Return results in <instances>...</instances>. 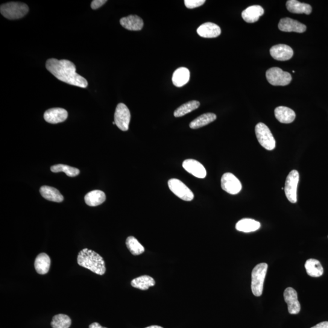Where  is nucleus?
<instances>
[{
	"label": "nucleus",
	"instance_id": "412c9836",
	"mask_svg": "<svg viewBox=\"0 0 328 328\" xmlns=\"http://www.w3.org/2000/svg\"><path fill=\"white\" fill-rule=\"evenodd\" d=\"M286 8L290 13L294 14L309 15L312 12L310 5L303 4L297 0H289L286 2Z\"/></svg>",
	"mask_w": 328,
	"mask_h": 328
},
{
	"label": "nucleus",
	"instance_id": "b1692460",
	"mask_svg": "<svg viewBox=\"0 0 328 328\" xmlns=\"http://www.w3.org/2000/svg\"><path fill=\"white\" fill-rule=\"evenodd\" d=\"M189 79V70L184 67H181L176 70L173 74L172 81L175 86L182 87L188 83Z\"/></svg>",
	"mask_w": 328,
	"mask_h": 328
},
{
	"label": "nucleus",
	"instance_id": "a878e982",
	"mask_svg": "<svg viewBox=\"0 0 328 328\" xmlns=\"http://www.w3.org/2000/svg\"><path fill=\"white\" fill-rule=\"evenodd\" d=\"M305 269L307 274L310 277H319L323 274V268L319 261L309 259L306 261Z\"/></svg>",
	"mask_w": 328,
	"mask_h": 328
},
{
	"label": "nucleus",
	"instance_id": "423d86ee",
	"mask_svg": "<svg viewBox=\"0 0 328 328\" xmlns=\"http://www.w3.org/2000/svg\"><path fill=\"white\" fill-rule=\"evenodd\" d=\"M266 76L269 83L274 86H286L292 80V76L290 73L283 71L277 67L269 69L266 71Z\"/></svg>",
	"mask_w": 328,
	"mask_h": 328
},
{
	"label": "nucleus",
	"instance_id": "f257e3e1",
	"mask_svg": "<svg viewBox=\"0 0 328 328\" xmlns=\"http://www.w3.org/2000/svg\"><path fill=\"white\" fill-rule=\"evenodd\" d=\"M46 68L58 80L71 86L86 89L88 81L76 72L74 64L68 60L50 58L46 61Z\"/></svg>",
	"mask_w": 328,
	"mask_h": 328
},
{
	"label": "nucleus",
	"instance_id": "e433bc0d",
	"mask_svg": "<svg viewBox=\"0 0 328 328\" xmlns=\"http://www.w3.org/2000/svg\"><path fill=\"white\" fill-rule=\"evenodd\" d=\"M145 328H163V327L160 326H157V325H153V326L146 327Z\"/></svg>",
	"mask_w": 328,
	"mask_h": 328
},
{
	"label": "nucleus",
	"instance_id": "f03ea898",
	"mask_svg": "<svg viewBox=\"0 0 328 328\" xmlns=\"http://www.w3.org/2000/svg\"><path fill=\"white\" fill-rule=\"evenodd\" d=\"M77 263L79 266L89 269L98 275H104L106 272L103 258L96 252L89 249H84L78 253Z\"/></svg>",
	"mask_w": 328,
	"mask_h": 328
},
{
	"label": "nucleus",
	"instance_id": "f8f14e48",
	"mask_svg": "<svg viewBox=\"0 0 328 328\" xmlns=\"http://www.w3.org/2000/svg\"><path fill=\"white\" fill-rule=\"evenodd\" d=\"M68 113L66 110L61 108H51L45 111L44 119L49 124H56L65 121Z\"/></svg>",
	"mask_w": 328,
	"mask_h": 328
},
{
	"label": "nucleus",
	"instance_id": "2f4dec72",
	"mask_svg": "<svg viewBox=\"0 0 328 328\" xmlns=\"http://www.w3.org/2000/svg\"><path fill=\"white\" fill-rule=\"evenodd\" d=\"M51 171L53 173L64 172L69 177H77L80 174V171L78 169L72 168L71 166L63 165V164H57V165L52 166Z\"/></svg>",
	"mask_w": 328,
	"mask_h": 328
},
{
	"label": "nucleus",
	"instance_id": "4468645a",
	"mask_svg": "<svg viewBox=\"0 0 328 328\" xmlns=\"http://www.w3.org/2000/svg\"><path fill=\"white\" fill-rule=\"evenodd\" d=\"M278 28L283 32H295L303 33L306 30V26L302 23L290 18H284L278 23Z\"/></svg>",
	"mask_w": 328,
	"mask_h": 328
},
{
	"label": "nucleus",
	"instance_id": "5701e85b",
	"mask_svg": "<svg viewBox=\"0 0 328 328\" xmlns=\"http://www.w3.org/2000/svg\"><path fill=\"white\" fill-rule=\"evenodd\" d=\"M41 195L46 200L55 202V203H61L64 200V198L61 193L54 187L49 186H42L40 189Z\"/></svg>",
	"mask_w": 328,
	"mask_h": 328
},
{
	"label": "nucleus",
	"instance_id": "4c0bfd02",
	"mask_svg": "<svg viewBox=\"0 0 328 328\" xmlns=\"http://www.w3.org/2000/svg\"><path fill=\"white\" fill-rule=\"evenodd\" d=\"M113 125H116V123H115V122H113Z\"/></svg>",
	"mask_w": 328,
	"mask_h": 328
},
{
	"label": "nucleus",
	"instance_id": "cd10ccee",
	"mask_svg": "<svg viewBox=\"0 0 328 328\" xmlns=\"http://www.w3.org/2000/svg\"><path fill=\"white\" fill-rule=\"evenodd\" d=\"M216 119V116L213 113H209L202 114L201 116H199L198 118L193 120L190 123V127L192 129L200 128L215 121Z\"/></svg>",
	"mask_w": 328,
	"mask_h": 328
},
{
	"label": "nucleus",
	"instance_id": "a211bd4d",
	"mask_svg": "<svg viewBox=\"0 0 328 328\" xmlns=\"http://www.w3.org/2000/svg\"><path fill=\"white\" fill-rule=\"evenodd\" d=\"M120 23L129 31H140L143 26V20L140 17L134 15L124 17L120 20Z\"/></svg>",
	"mask_w": 328,
	"mask_h": 328
},
{
	"label": "nucleus",
	"instance_id": "aec40b11",
	"mask_svg": "<svg viewBox=\"0 0 328 328\" xmlns=\"http://www.w3.org/2000/svg\"><path fill=\"white\" fill-rule=\"evenodd\" d=\"M34 266L38 274L45 275L48 273L51 266L50 257L45 253L39 254L35 260Z\"/></svg>",
	"mask_w": 328,
	"mask_h": 328
},
{
	"label": "nucleus",
	"instance_id": "c756f323",
	"mask_svg": "<svg viewBox=\"0 0 328 328\" xmlns=\"http://www.w3.org/2000/svg\"><path fill=\"white\" fill-rule=\"evenodd\" d=\"M126 245L133 256H139L144 253L145 249L134 236H128L126 240Z\"/></svg>",
	"mask_w": 328,
	"mask_h": 328
},
{
	"label": "nucleus",
	"instance_id": "4be33fe9",
	"mask_svg": "<svg viewBox=\"0 0 328 328\" xmlns=\"http://www.w3.org/2000/svg\"><path fill=\"white\" fill-rule=\"evenodd\" d=\"M106 200V195L101 190H96L88 193L85 196V201L88 206L91 207L98 206L104 203Z\"/></svg>",
	"mask_w": 328,
	"mask_h": 328
},
{
	"label": "nucleus",
	"instance_id": "f704fd0d",
	"mask_svg": "<svg viewBox=\"0 0 328 328\" xmlns=\"http://www.w3.org/2000/svg\"><path fill=\"white\" fill-rule=\"evenodd\" d=\"M311 328H328V321L321 322Z\"/></svg>",
	"mask_w": 328,
	"mask_h": 328
},
{
	"label": "nucleus",
	"instance_id": "c85d7f7f",
	"mask_svg": "<svg viewBox=\"0 0 328 328\" xmlns=\"http://www.w3.org/2000/svg\"><path fill=\"white\" fill-rule=\"evenodd\" d=\"M200 103L198 101H193L187 102L180 107H179L177 110H176L174 113V116L176 118H180L185 116L186 114L192 112L200 107Z\"/></svg>",
	"mask_w": 328,
	"mask_h": 328
},
{
	"label": "nucleus",
	"instance_id": "c9c22d12",
	"mask_svg": "<svg viewBox=\"0 0 328 328\" xmlns=\"http://www.w3.org/2000/svg\"><path fill=\"white\" fill-rule=\"evenodd\" d=\"M89 328H107V327H104L101 326V325L98 323H93L92 324L90 325Z\"/></svg>",
	"mask_w": 328,
	"mask_h": 328
},
{
	"label": "nucleus",
	"instance_id": "f3484780",
	"mask_svg": "<svg viewBox=\"0 0 328 328\" xmlns=\"http://www.w3.org/2000/svg\"><path fill=\"white\" fill-rule=\"evenodd\" d=\"M264 13V10L260 6H251L242 11V17L245 22L253 23L257 22Z\"/></svg>",
	"mask_w": 328,
	"mask_h": 328
},
{
	"label": "nucleus",
	"instance_id": "2eb2a0df",
	"mask_svg": "<svg viewBox=\"0 0 328 328\" xmlns=\"http://www.w3.org/2000/svg\"><path fill=\"white\" fill-rule=\"evenodd\" d=\"M183 166L187 172L196 178L203 179L206 177V169L197 160L187 159L184 161Z\"/></svg>",
	"mask_w": 328,
	"mask_h": 328
},
{
	"label": "nucleus",
	"instance_id": "6e6552de",
	"mask_svg": "<svg viewBox=\"0 0 328 328\" xmlns=\"http://www.w3.org/2000/svg\"><path fill=\"white\" fill-rule=\"evenodd\" d=\"M299 182V174L297 171H291L286 178L285 192L286 198L292 203L297 201V190Z\"/></svg>",
	"mask_w": 328,
	"mask_h": 328
},
{
	"label": "nucleus",
	"instance_id": "393cba45",
	"mask_svg": "<svg viewBox=\"0 0 328 328\" xmlns=\"http://www.w3.org/2000/svg\"><path fill=\"white\" fill-rule=\"evenodd\" d=\"M261 224L259 221L253 219L244 218L237 222L236 229L240 232L250 233L259 230Z\"/></svg>",
	"mask_w": 328,
	"mask_h": 328
},
{
	"label": "nucleus",
	"instance_id": "1a4fd4ad",
	"mask_svg": "<svg viewBox=\"0 0 328 328\" xmlns=\"http://www.w3.org/2000/svg\"><path fill=\"white\" fill-rule=\"evenodd\" d=\"M131 119L130 111L124 104H119L114 113V122L120 130L124 131L129 129Z\"/></svg>",
	"mask_w": 328,
	"mask_h": 328
},
{
	"label": "nucleus",
	"instance_id": "9d476101",
	"mask_svg": "<svg viewBox=\"0 0 328 328\" xmlns=\"http://www.w3.org/2000/svg\"><path fill=\"white\" fill-rule=\"evenodd\" d=\"M221 183L222 189L231 195L238 194L242 189L241 182L230 173H226L222 176Z\"/></svg>",
	"mask_w": 328,
	"mask_h": 328
},
{
	"label": "nucleus",
	"instance_id": "bb28decb",
	"mask_svg": "<svg viewBox=\"0 0 328 328\" xmlns=\"http://www.w3.org/2000/svg\"><path fill=\"white\" fill-rule=\"evenodd\" d=\"M131 285L134 288L145 291L150 287L155 285V281L153 278L148 275H142V276L134 278L131 281Z\"/></svg>",
	"mask_w": 328,
	"mask_h": 328
},
{
	"label": "nucleus",
	"instance_id": "20e7f679",
	"mask_svg": "<svg viewBox=\"0 0 328 328\" xmlns=\"http://www.w3.org/2000/svg\"><path fill=\"white\" fill-rule=\"evenodd\" d=\"M27 5L19 2H10L3 4L0 7V13L5 18L16 20L23 18L28 13Z\"/></svg>",
	"mask_w": 328,
	"mask_h": 328
},
{
	"label": "nucleus",
	"instance_id": "9b49d317",
	"mask_svg": "<svg viewBox=\"0 0 328 328\" xmlns=\"http://www.w3.org/2000/svg\"><path fill=\"white\" fill-rule=\"evenodd\" d=\"M284 298L285 302L288 304L289 314H298L300 311L301 306L298 300L297 291L292 288H286L284 292Z\"/></svg>",
	"mask_w": 328,
	"mask_h": 328
},
{
	"label": "nucleus",
	"instance_id": "72a5a7b5",
	"mask_svg": "<svg viewBox=\"0 0 328 328\" xmlns=\"http://www.w3.org/2000/svg\"><path fill=\"white\" fill-rule=\"evenodd\" d=\"M107 2V0H94L92 3V5H91V7L94 10H98V9L106 4Z\"/></svg>",
	"mask_w": 328,
	"mask_h": 328
},
{
	"label": "nucleus",
	"instance_id": "7ed1b4c3",
	"mask_svg": "<svg viewBox=\"0 0 328 328\" xmlns=\"http://www.w3.org/2000/svg\"><path fill=\"white\" fill-rule=\"evenodd\" d=\"M268 268V265L266 263H260L252 272L251 289L255 296L260 297L263 294V285Z\"/></svg>",
	"mask_w": 328,
	"mask_h": 328
},
{
	"label": "nucleus",
	"instance_id": "39448f33",
	"mask_svg": "<svg viewBox=\"0 0 328 328\" xmlns=\"http://www.w3.org/2000/svg\"><path fill=\"white\" fill-rule=\"evenodd\" d=\"M256 134L260 144L267 150H273L276 142L267 125L259 123L256 127Z\"/></svg>",
	"mask_w": 328,
	"mask_h": 328
},
{
	"label": "nucleus",
	"instance_id": "7c9ffc66",
	"mask_svg": "<svg viewBox=\"0 0 328 328\" xmlns=\"http://www.w3.org/2000/svg\"><path fill=\"white\" fill-rule=\"evenodd\" d=\"M71 320L68 315L58 314L54 316L51 322L52 328H69L71 326Z\"/></svg>",
	"mask_w": 328,
	"mask_h": 328
},
{
	"label": "nucleus",
	"instance_id": "6ab92c4d",
	"mask_svg": "<svg viewBox=\"0 0 328 328\" xmlns=\"http://www.w3.org/2000/svg\"><path fill=\"white\" fill-rule=\"evenodd\" d=\"M275 118L283 124H290L294 121L296 114L288 107H278L275 110Z\"/></svg>",
	"mask_w": 328,
	"mask_h": 328
},
{
	"label": "nucleus",
	"instance_id": "dca6fc26",
	"mask_svg": "<svg viewBox=\"0 0 328 328\" xmlns=\"http://www.w3.org/2000/svg\"><path fill=\"white\" fill-rule=\"evenodd\" d=\"M199 36L203 38H216L221 33V28L215 23L207 22L201 25L197 29Z\"/></svg>",
	"mask_w": 328,
	"mask_h": 328
},
{
	"label": "nucleus",
	"instance_id": "ddd939ff",
	"mask_svg": "<svg viewBox=\"0 0 328 328\" xmlns=\"http://www.w3.org/2000/svg\"><path fill=\"white\" fill-rule=\"evenodd\" d=\"M271 56L278 61H286L291 59L294 55V51L291 47L280 44L272 46L270 49Z\"/></svg>",
	"mask_w": 328,
	"mask_h": 328
},
{
	"label": "nucleus",
	"instance_id": "0eeeda50",
	"mask_svg": "<svg viewBox=\"0 0 328 328\" xmlns=\"http://www.w3.org/2000/svg\"><path fill=\"white\" fill-rule=\"evenodd\" d=\"M168 185L171 191L178 198L186 201H191L194 198V194L186 184L177 179H171Z\"/></svg>",
	"mask_w": 328,
	"mask_h": 328
},
{
	"label": "nucleus",
	"instance_id": "473e14b6",
	"mask_svg": "<svg viewBox=\"0 0 328 328\" xmlns=\"http://www.w3.org/2000/svg\"><path fill=\"white\" fill-rule=\"evenodd\" d=\"M206 3L205 0H185L184 4L186 7L189 9H194L201 7Z\"/></svg>",
	"mask_w": 328,
	"mask_h": 328
}]
</instances>
